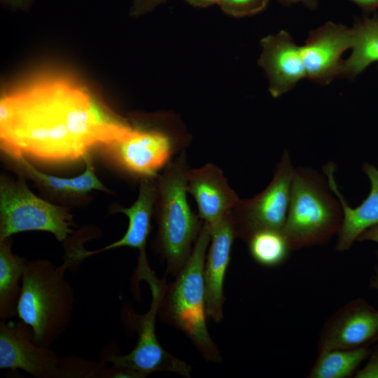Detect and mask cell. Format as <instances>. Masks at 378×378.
I'll list each match as a JSON object with an SVG mask.
<instances>
[{"mask_svg":"<svg viewBox=\"0 0 378 378\" xmlns=\"http://www.w3.org/2000/svg\"><path fill=\"white\" fill-rule=\"evenodd\" d=\"M130 128L64 76L36 77L1 99V147L13 159L75 160L96 145L115 143Z\"/></svg>","mask_w":378,"mask_h":378,"instance_id":"cell-1","label":"cell"},{"mask_svg":"<svg viewBox=\"0 0 378 378\" xmlns=\"http://www.w3.org/2000/svg\"><path fill=\"white\" fill-rule=\"evenodd\" d=\"M210 239L209 226L203 221L188 260L176 279L164 285L158 316L183 332L205 360L219 363L223 357L206 326L204 266Z\"/></svg>","mask_w":378,"mask_h":378,"instance_id":"cell-2","label":"cell"},{"mask_svg":"<svg viewBox=\"0 0 378 378\" xmlns=\"http://www.w3.org/2000/svg\"><path fill=\"white\" fill-rule=\"evenodd\" d=\"M69 265L55 266L47 260L27 261L18 304V316L32 330L38 345L51 347L69 326L75 304L65 278Z\"/></svg>","mask_w":378,"mask_h":378,"instance_id":"cell-3","label":"cell"},{"mask_svg":"<svg viewBox=\"0 0 378 378\" xmlns=\"http://www.w3.org/2000/svg\"><path fill=\"white\" fill-rule=\"evenodd\" d=\"M190 169L186 153L182 152L157 178L156 247L166 262L167 272L173 275L188 260L203 223L187 200Z\"/></svg>","mask_w":378,"mask_h":378,"instance_id":"cell-4","label":"cell"},{"mask_svg":"<svg viewBox=\"0 0 378 378\" xmlns=\"http://www.w3.org/2000/svg\"><path fill=\"white\" fill-rule=\"evenodd\" d=\"M343 209L326 176L309 167L295 169L282 232L293 250L319 246L337 235Z\"/></svg>","mask_w":378,"mask_h":378,"instance_id":"cell-5","label":"cell"},{"mask_svg":"<svg viewBox=\"0 0 378 378\" xmlns=\"http://www.w3.org/2000/svg\"><path fill=\"white\" fill-rule=\"evenodd\" d=\"M138 274L146 281L150 288L152 302L150 309L144 314H136L125 309V321L132 331L138 334L136 344L127 354H112L106 359L112 365L128 368L144 377L158 371L170 372L190 377V366L185 361L167 352L160 344L155 332V320L164 282L158 279L148 265L141 268Z\"/></svg>","mask_w":378,"mask_h":378,"instance_id":"cell-6","label":"cell"},{"mask_svg":"<svg viewBox=\"0 0 378 378\" xmlns=\"http://www.w3.org/2000/svg\"><path fill=\"white\" fill-rule=\"evenodd\" d=\"M72 226V216L66 208L39 198L21 180L1 178L0 241L26 231L48 232L63 241L73 232Z\"/></svg>","mask_w":378,"mask_h":378,"instance_id":"cell-7","label":"cell"},{"mask_svg":"<svg viewBox=\"0 0 378 378\" xmlns=\"http://www.w3.org/2000/svg\"><path fill=\"white\" fill-rule=\"evenodd\" d=\"M295 169L290 153L285 149L274 176L265 190L251 199L239 200L230 211L237 238L246 242L259 231H282L288 214Z\"/></svg>","mask_w":378,"mask_h":378,"instance_id":"cell-8","label":"cell"},{"mask_svg":"<svg viewBox=\"0 0 378 378\" xmlns=\"http://www.w3.org/2000/svg\"><path fill=\"white\" fill-rule=\"evenodd\" d=\"M62 357L34 341L31 328L22 321L0 322V368L22 370L35 378L59 377Z\"/></svg>","mask_w":378,"mask_h":378,"instance_id":"cell-9","label":"cell"},{"mask_svg":"<svg viewBox=\"0 0 378 378\" xmlns=\"http://www.w3.org/2000/svg\"><path fill=\"white\" fill-rule=\"evenodd\" d=\"M353 45L351 27L328 21L311 31L301 46L307 78L328 85L340 78L342 55Z\"/></svg>","mask_w":378,"mask_h":378,"instance_id":"cell-10","label":"cell"},{"mask_svg":"<svg viewBox=\"0 0 378 378\" xmlns=\"http://www.w3.org/2000/svg\"><path fill=\"white\" fill-rule=\"evenodd\" d=\"M378 336V309L358 298L338 309L324 323L318 351L370 346Z\"/></svg>","mask_w":378,"mask_h":378,"instance_id":"cell-11","label":"cell"},{"mask_svg":"<svg viewBox=\"0 0 378 378\" xmlns=\"http://www.w3.org/2000/svg\"><path fill=\"white\" fill-rule=\"evenodd\" d=\"M260 45L258 64L265 74L272 97L282 96L307 78L301 46L286 30L264 36Z\"/></svg>","mask_w":378,"mask_h":378,"instance_id":"cell-12","label":"cell"},{"mask_svg":"<svg viewBox=\"0 0 378 378\" xmlns=\"http://www.w3.org/2000/svg\"><path fill=\"white\" fill-rule=\"evenodd\" d=\"M108 147L122 166L143 177H156L177 150L173 139L164 132L133 128Z\"/></svg>","mask_w":378,"mask_h":378,"instance_id":"cell-13","label":"cell"},{"mask_svg":"<svg viewBox=\"0 0 378 378\" xmlns=\"http://www.w3.org/2000/svg\"><path fill=\"white\" fill-rule=\"evenodd\" d=\"M230 211L218 223L209 227L210 245L204 266L206 315L216 323L223 318L224 279L237 238Z\"/></svg>","mask_w":378,"mask_h":378,"instance_id":"cell-14","label":"cell"},{"mask_svg":"<svg viewBox=\"0 0 378 378\" xmlns=\"http://www.w3.org/2000/svg\"><path fill=\"white\" fill-rule=\"evenodd\" d=\"M362 169L370 181V192L360 204L351 208L337 185L335 164L329 162L323 167L328 185L339 199L343 209L342 222L335 245L336 251L340 252L349 250L364 231L378 225V168L365 162Z\"/></svg>","mask_w":378,"mask_h":378,"instance_id":"cell-15","label":"cell"},{"mask_svg":"<svg viewBox=\"0 0 378 378\" xmlns=\"http://www.w3.org/2000/svg\"><path fill=\"white\" fill-rule=\"evenodd\" d=\"M187 192L197 203L198 216L210 227L218 223L240 200L222 170L212 163L190 169Z\"/></svg>","mask_w":378,"mask_h":378,"instance_id":"cell-16","label":"cell"},{"mask_svg":"<svg viewBox=\"0 0 378 378\" xmlns=\"http://www.w3.org/2000/svg\"><path fill=\"white\" fill-rule=\"evenodd\" d=\"M158 196L156 177H143L141 181L139 195L135 202L128 208H119L117 211L125 214L129 218L127 230L119 240L96 251H89L77 249L73 251L76 260L80 261L92 255L112 248L127 246L145 253L147 238L150 233V220Z\"/></svg>","mask_w":378,"mask_h":378,"instance_id":"cell-17","label":"cell"},{"mask_svg":"<svg viewBox=\"0 0 378 378\" xmlns=\"http://www.w3.org/2000/svg\"><path fill=\"white\" fill-rule=\"evenodd\" d=\"M351 54L344 60L340 78L354 79L372 64H378V16L355 20Z\"/></svg>","mask_w":378,"mask_h":378,"instance_id":"cell-18","label":"cell"},{"mask_svg":"<svg viewBox=\"0 0 378 378\" xmlns=\"http://www.w3.org/2000/svg\"><path fill=\"white\" fill-rule=\"evenodd\" d=\"M10 237L0 241V318L7 321L18 315V304L27 260L13 254Z\"/></svg>","mask_w":378,"mask_h":378,"instance_id":"cell-19","label":"cell"},{"mask_svg":"<svg viewBox=\"0 0 378 378\" xmlns=\"http://www.w3.org/2000/svg\"><path fill=\"white\" fill-rule=\"evenodd\" d=\"M372 349L363 346L351 349L318 351L309 378H348L354 376L360 364L368 358Z\"/></svg>","mask_w":378,"mask_h":378,"instance_id":"cell-20","label":"cell"},{"mask_svg":"<svg viewBox=\"0 0 378 378\" xmlns=\"http://www.w3.org/2000/svg\"><path fill=\"white\" fill-rule=\"evenodd\" d=\"M14 159L31 177L53 190L84 193L92 190H106L95 176L91 159L87 155L84 157L86 164L85 171L82 174L71 178H59L43 173L34 168L24 157Z\"/></svg>","mask_w":378,"mask_h":378,"instance_id":"cell-21","label":"cell"},{"mask_svg":"<svg viewBox=\"0 0 378 378\" xmlns=\"http://www.w3.org/2000/svg\"><path fill=\"white\" fill-rule=\"evenodd\" d=\"M252 258L265 267H276L284 263L291 251L280 230H262L253 234L246 241Z\"/></svg>","mask_w":378,"mask_h":378,"instance_id":"cell-22","label":"cell"},{"mask_svg":"<svg viewBox=\"0 0 378 378\" xmlns=\"http://www.w3.org/2000/svg\"><path fill=\"white\" fill-rule=\"evenodd\" d=\"M270 0H221L220 10L227 16L235 18L251 17L263 12Z\"/></svg>","mask_w":378,"mask_h":378,"instance_id":"cell-23","label":"cell"},{"mask_svg":"<svg viewBox=\"0 0 378 378\" xmlns=\"http://www.w3.org/2000/svg\"><path fill=\"white\" fill-rule=\"evenodd\" d=\"M354 378H378V344L370 352L364 367L356 372Z\"/></svg>","mask_w":378,"mask_h":378,"instance_id":"cell-24","label":"cell"},{"mask_svg":"<svg viewBox=\"0 0 378 378\" xmlns=\"http://www.w3.org/2000/svg\"><path fill=\"white\" fill-rule=\"evenodd\" d=\"M167 1L169 0H133L130 14L139 17L149 13Z\"/></svg>","mask_w":378,"mask_h":378,"instance_id":"cell-25","label":"cell"},{"mask_svg":"<svg viewBox=\"0 0 378 378\" xmlns=\"http://www.w3.org/2000/svg\"><path fill=\"white\" fill-rule=\"evenodd\" d=\"M358 6L364 15H370L378 10V0H348Z\"/></svg>","mask_w":378,"mask_h":378,"instance_id":"cell-26","label":"cell"},{"mask_svg":"<svg viewBox=\"0 0 378 378\" xmlns=\"http://www.w3.org/2000/svg\"><path fill=\"white\" fill-rule=\"evenodd\" d=\"M284 6H290L294 4H302L310 10H315L318 6V0H277Z\"/></svg>","mask_w":378,"mask_h":378,"instance_id":"cell-27","label":"cell"},{"mask_svg":"<svg viewBox=\"0 0 378 378\" xmlns=\"http://www.w3.org/2000/svg\"><path fill=\"white\" fill-rule=\"evenodd\" d=\"M357 241H372L378 244V225L364 231L357 239Z\"/></svg>","mask_w":378,"mask_h":378,"instance_id":"cell-28","label":"cell"},{"mask_svg":"<svg viewBox=\"0 0 378 378\" xmlns=\"http://www.w3.org/2000/svg\"><path fill=\"white\" fill-rule=\"evenodd\" d=\"M3 4L13 10L27 9L33 0H1Z\"/></svg>","mask_w":378,"mask_h":378,"instance_id":"cell-29","label":"cell"},{"mask_svg":"<svg viewBox=\"0 0 378 378\" xmlns=\"http://www.w3.org/2000/svg\"><path fill=\"white\" fill-rule=\"evenodd\" d=\"M188 5L197 8H206L215 5L218 6L221 0H183Z\"/></svg>","mask_w":378,"mask_h":378,"instance_id":"cell-30","label":"cell"},{"mask_svg":"<svg viewBox=\"0 0 378 378\" xmlns=\"http://www.w3.org/2000/svg\"><path fill=\"white\" fill-rule=\"evenodd\" d=\"M369 286L378 292V264L374 267V273L370 279ZM375 342H378V336Z\"/></svg>","mask_w":378,"mask_h":378,"instance_id":"cell-31","label":"cell"},{"mask_svg":"<svg viewBox=\"0 0 378 378\" xmlns=\"http://www.w3.org/2000/svg\"><path fill=\"white\" fill-rule=\"evenodd\" d=\"M376 258H377V260L378 261V251H376Z\"/></svg>","mask_w":378,"mask_h":378,"instance_id":"cell-32","label":"cell"}]
</instances>
